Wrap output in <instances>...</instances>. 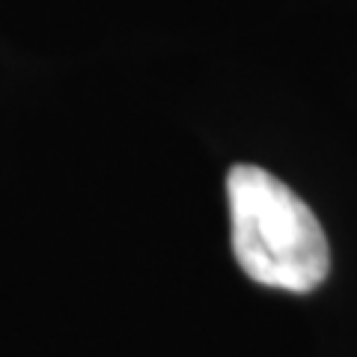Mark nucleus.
I'll return each mask as SVG.
<instances>
[{
    "label": "nucleus",
    "mask_w": 357,
    "mask_h": 357,
    "mask_svg": "<svg viewBox=\"0 0 357 357\" xmlns=\"http://www.w3.org/2000/svg\"><path fill=\"white\" fill-rule=\"evenodd\" d=\"M232 253L259 286L312 292L328 277L331 250L319 218L292 188L262 167L236 164L227 176Z\"/></svg>",
    "instance_id": "obj_1"
}]
</instances>
